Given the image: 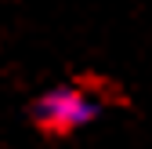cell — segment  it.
<instances>
[{"mask_svg":"<svg viewBox=\"0 0 152 149\" xmlns=\"http://www.w3.org/2000/svg\"><path fill=\"white\" fill-rule=\"evenodd\" d=\"M105 113V98L87 84L62 80L44 87L29 105V120L44 138H72L87 131L91 124H98Z\"/></svg>","mask_w":152,"mask_h":149,"instance_id":"obj_1","label":"cell"}]
</instances>
